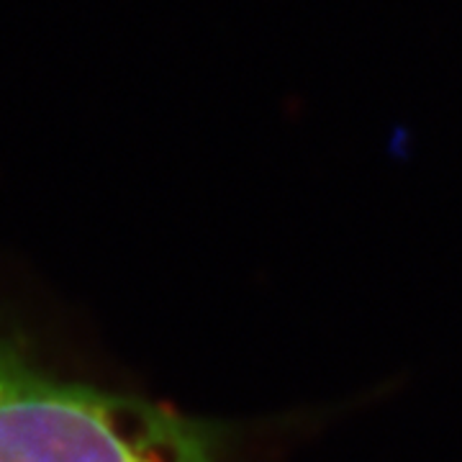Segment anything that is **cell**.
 I'll use <instances>...</instances> for the list:
<instances>
[{"mask_svg":"<svg viewBox=\"0 0 462 462\" xmlns=\"http://www.w3.org/2000/svg\"><path fill=\"white\" fill-rule=\"evenodd\" d=\"M267 427L188 411L0 300V462H278Z\"/></svg>","mask_w":462,"mask_h":462,"instance_id":"6da1fadb","label":"cell"}]
</instances>
